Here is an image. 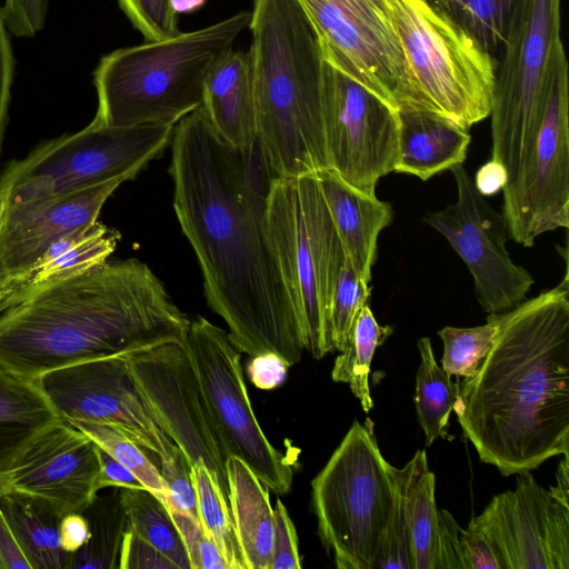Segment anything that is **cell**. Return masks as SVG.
<instances>
[{
  "instance_id": "obj_1",
  "label": "cell",
  "mask_w": 569,
  "mask_h": 569,
  "mask_svg": "<svg viewBox=\"0 0 569 569\" xmlns=\"http://www.w3.org/2000/svg\"><path fill=\"white\" fill-rule=\"evenodd\" d=\"M169 173L173 209L197 257L208 306L249 356L276 353L289 367L303 346L267 228L273 178L258 141H223L202 107L173 129Z\"/></svg>"
},
{
  "instance_id": "obj_2",
  "label": "cell",
  "mask_w": 569,
  "mask_h": 569,
  "mask_svg": "<svg viewBox=\"0 0 569 569\" xmlns=\"http://www.w3.org/2000/svg\"><path fill=\"white\" fill-rule=\"evenodd\" d=\"M497 327L477 372L459 383L452 410L480 460L502 476L569 453V276L515 308Z\"/></svg>"
},
{
  "instance_id": "obj_3",
  "label": "cell",
  "mask_w": 569,
  "mask_h": 569,
  "mask_svg": "<svg viewBox=\"0 0 569 569\" xmlns=\"http://www.w3.org/2000/svg\"><path fill=\"white\" fill-rule=\"evenodd\" d=\"M190 322L147 263L108 259L12 288L0 301V365L37 379L68 365L183 342Z\"/></svg>"
},
{
  "instance_id": "obj_4",
  "label": "cell",
  "mask_w": 569,
  "mask_h": 569,
  "mask_svg": "<svg viewBox=\"0 0 569 569\" xmlns=\"http://www.w3.org/2000/svg\"><path fill=\"white\" fill-rule=\"evenodd\" d=\"M257 141L276 177L328 169L325 57L297 0H253L249 21Z\"/></svg>"
},
{
  "instance_id": "obj_5",
  "label": "cell",
  "mask_w": 569,
  "mask_h": 569,
  "mask_svg": "<svg viewBox=\"0 0 569 569\" xmlns=\"http://www.w3.org/2000/svg\"><path fill=\"white\" fill-rule=\"evenodd\" d=\"M241 11L217 23L101 58L93 72L98 126H176L202 104L204 83L249 26Z\"/></svg>"
},
{
  "instance_id": "obj_6",
  "label": "cell",
  "mask_w": 569,
  "mask_h": 569,
  "mask_svg": "<svg viewBox=\"0 0 569 569\" xmlns=\"http://www.w3.org/2000/svg\"><path fill=\"white\" fill-rule=\"evenodd\" d=\"M406 81L399 108L441 116L468 129L489 117L496 59L448 12L428 0H386Z\"/></svg>"
},
{
  "instance_id": "obj_7",
  "label": "cell",
  "mask_w": 569,
  "mask_h": 569,
  "mask_svg": "<svg viewBox=\"0 0 569 569\" xmlns=\"http://www.w3.org/2000/svg\"><path fill=\"white\" fill-rule=\"evenodd\" d=\"M562 0H508L505 38L496 58L490 110L491 159L515 184L535 146L559 64Z\"/></svg>"
},
{
  "instance_id": "obj_8",
  "label": "cell",
  "mask_w": 569,
  "mask_h": 569,
  "mask_svg": "<svg viewBox=\"0 0 569 569\" xmlns=\"http://www.w3.org/2000/svg\"><path fill=\"white\" fill-rule=\"evenodd\" d=\"M267 228L303 349L321 359L335 351L330 302L346 254L316 174L273 178Z\"/></svg>"
},
{
  "instance_id": "obj_9",
  "label": "cell",
  "mask_w": 569,
  "mask_h": 569,
  "mask_svg": "<svg viewBox=\"0 0 569 569\" xmlns=\"http://www.w3.org/2000/svg\"><path fill=\"white\" fill-rule=\"evenodd\" d=\"M373 422L355 420L311 481L318 535L339 569H373L395 497Z\"/></svg>"
},
{
  "instance_id": "obj_10",
  "label": "cell",
  "mask_w": 569,
  "mask_h": 569,
  "mask_svg": "<svg viewBox=\"0 0 569 569\" xmlns=\"http://www.w3.org/2000/svg\"><path fill=\"white\" fill-rule=\"evenodd\" d=\"M174 126L104 127L90 122L9 163L0 176V191L7 193L8 203H20L114 178L131 180L166 150Z\"/></svg>"
},
{
  "instance_id": "obj_11",
  "label": "cell",
  "mask_w": 569,
  "mask_h": 569,
  "mask_svg": "<svg viewBox=\"0 0 569 569\" xmlns=\"http://www.w3.org/2000/svg\"><path fill=\"white\" fill-rule=\"evenodd\" d=\"M228 456L242 460L271 491L286 495L295 459L278 450L257 421L240 351L226 332L203 317L190 322L183 340Z\"/></svg>"
},
{
  "instance_id": "obj_12",
  "label": "cell",
  "mask_w": 569,
  "mask_h": 569,
  "mask_svg": "<svg viewBox=\"0 0 569 569\" xmlns=\"http://www.w3.org/2000/svg\"><path fill=\"white\" fill-rule=\"evenodd\" d=\"M127 357L68 365L44 372L36 380L62 420L111 427L160 461L167 460L176 445L139 390Z\"/></svg>"
},
{
  "instance_id": "obj_13",
  "label": "cell",
  "mask_w": 569,
  "mask_h": 569,
  "mask_svg": "<svg viewBox=\"0 0 569 569\" xmlns=\"http://www.w3.org/2000/svg\"><path fill=\"white\" fill-rule=\"evenodd\" d=\"M130 372L157 420L191 465L203 463L229 500L228 453L183 342L170 341L127 357Z\"/></svg>"
},
{
  "instance_id": "obj_14",
  "label": "cell",
  "mask_w": 569,
  "mask_h": 569,
  "mask_svg": "<svg viewBox=\"0 0 569 569\" xmlns=\"http://www.w3.org/2000/svg\"><path fill=\"white\" fill-rule=\"evenodd\" d=\"M450 171L457 184L456 202L427 213L423 220L467 264L482 309L488 313L508 311L526 300L533 277L515 263L506 249L509 236L502 213L476 189L462 163Z\"/></svg>"
},
{
  "instance_id": "obj_15",
  "label": "cell",
  "mask_w": 569,
  "mask_h": 569,
  "mask_svg": "<svg viewBox=\"0 0 569 569\" xmlns=\"http://www.w3.org/2000/svg\"><path fill=\"white\" fill-rule=\"evenodd\" d=\"M327 62L399 108L403 52L386 0H297Z\"/></svg>"
},
{
  "instance_id": "obj_16",
  "label": "cell",
  "mask_w": 569,
  "mask_h": 569,
  "mask_svg": "<svg viewBox=\"0 0 569 569\" xmlns=\"http://www.w3.org/2000/svg\"><path fill=\"white\" fill-rule=\"evenodd\" d=\"M399 109L325 61V133L329 169L376 196L379 179L395 171Z\"/></svg>"
},
{
  "instance_id": "obj_17",
  "label": "cell",
  "mask_w": 569,
  "mask_h": 569,
  "mask_svg": "<svg viewBox=\"0 0 569 569\" xmlns=\"http://www.w3.org/2000/svg\"><path fill=\"white\" fill-rule=\"evenodd\" d=\"M508 236L530 248L542 233L569 227V69L556 72L531 154L509 189L502 190Z\"/></svg>"
},
{
  "instance_id": "obj_18",
  "label": "cell",
  "mask_w": 569,
  "mask_h": 569,
  "mask_svg": "<svg viewBox=\"0 0 569 569\" xmlns=\"http://www.w3.org/2000/svg\"><path fill=\"white\" fill-rule=\"evenodd\" d=\"M101 472L99 447L77 427L59 420L41 431L0 481V496L20 495L60 518L82 513L93 501Z\"/></svg>"
},
{
  "instance_id": "obj_19",
  "label": "cell",
  "mask_w": 569,
  "mask_h": 569,
  "mask_svg": "<svg viewBox=\"0 0 569 569\" xmlns=\"http://www.w3.org/2000/svg\"><path fill=\"white\" fill-rule=\"evenodd\" d=\"M472 520L497 549L503 569H569V507L530 471L496 495Z\"/></svg>"
},
{
  "instance_id": "obj_20",
  "label": "cell",
  "mask_w": 569,
  "mask_h": 569,
  "mask_svg": "<svg viewBox=\"0 0 569 569\" xmlns=\"http://www.w3.org/2000/svg\"><path fill=\"white\" fill-rule=\"evenodd\" d=\"M124 181L114 178L51 198L8 203L0 223V283L21 276L58 240L92 227Z\"/></svg>"
},
{
  "instance_id": "obj_21",
  "label": "cell",
  "mask_w": 569,
  "mask_h": 569,
  "mask_svg": "<svg viewBox=\"0 0 569 569\" xmlns=\"http://www.w3.org/2000/svg\"><path fill=\"white\" fill-rule=\"evenodd\" d=\"M316 177L345 254L359 279L369 283L378 237L392 220L391 204L352 187L332 169Z\"/></svg>"
},
{
  "instance_id": "obj_22",
  "label": "cell",
  "mask_w": 569,
  "mask_h": 569,
  "mask_svg": "<svg viewBox=\"0 0 569 569\" xmlns=\"http://www.w3.org/2000/svg\"><path fill=\"white\" fill-rule=\"evenodd\" d=\"M218 136L237 149L257 142V113L249 51H229L208 76L201 104Z\"/></svg>"
},
{
  "instance_id": "obj_23",
  "label": "cell",
  "mask_w": 569,
  "mask_h": 569,
  "mask_svg": "<svg viewBox=\"0 0 569 569\" xmlns=\"http://www.w3.org/2000/svg\"><path fill=\"white\" fill-rule=\"evenodd\" d=\"M399 151L396 172L422 181L466 160L468 129L428 111L400 108Z\"/></svg>"
},
{
  "instance_id": "obj_24",
  "label": "cell",
  "mask_w": 569,
  "mask_h": 569,
  "mask_svg": "<svg viewBox=\"0 0 569 569\" xmlns=\"http://www.w3.org/2000/svg\"><path fill=\"white\" fill-rule=\"evenodd\" d=\"M229 505L246 569H271L274 516L269 489L239 458L226 463Z\"/></svg>"
},
{
  "instance_id": "obj_25",
  "label": "cell",
  "mask_w": 569,
  "mask_h": 569,
  "mask_svg": "<svg viewBox=\"0 0 569 569\" xmlns=\"http://www.w3.org/2000/svg\"><path fill=\"white\" fill-rule=\"evenodd\" d=\"M59 420L36 379L0 365V481L22 450Z\"/></svg>"
},
{
  "instance_id": "obj_26",
  "label": "cell",
  "mask_w": 569,
  "mask_h": 569,
  "mask_svg": "<svg viewBox=\"0 0 569 569\" xmlns=\"http://www.w3.org/2000/svg\"><path fill=\"white\" fill-rule=\"evenodd\" d=\"M392 471L403 499L412 569H440L436 477L426 451L418 450L402 468L392 467Z\"/></svg>"
},
{
  "instance_id": "obj_27",
  "label": "cell",
  "mask_w": 569,
  "mask_h": 569,
  "mask_svg": "<svg viewBox=\"0 0 569 569\" xmlns=\"http://www.w3.org/2000/svg\"><path fill=\"white\" fill-rule=\"evenodd\" d=\"M0 509L30 569H70L72 555L61 546L57 513L20 495L0 496Z\"/></svg>"
},
{
  "instance_id": "obj_28",
  "label": "cell",
  "mask_w": 569,
  "mask_h": 569,
  "mask_svg": "<svg viewBox=\"0 0 569 569\" xmlns=\"http://www.w3.org/2000/svg\"><path fill=\"white\" fill-rule=\"evenodd\" d=\"M120 233L97 221L53 243L26 272L9 281L12 288L29 287L81 272L109 259Z\"/></svg>"
},
{
  "instance_id": "obj_29",
  "label": "cell",
  "mask_w": 569,
  "mask_h": 569,
  "mask_svg": "<svg viewBox=\"0 0 569 569\" xmlns=\"http://www.w3.org/2000/svg\"><path fill=\"white\" fill-rule=\"evenodd\" d=\"M417 346L421 361L416 376L415 406L429 447L438 438L450 439L447 429L459 383L437 363L429 338H420Z\"/></svg>"
},
{
  "instance_id": "obj_30",
  "label": "cell",
  "mask_w": 569,
  "mask_h": 569,
  "mask_svg": "<svg viewBox=\"0 0 569 569\" xmlns=\"http://www.w3.org/2000/svg\"><path fill=\"white\" fill-rule=\"evenodd\" d=\"M391 333L392 328L380 326L367 303L356 317L347 342L335 360L332 380L349 385L365 412L373 407L369 373L375 351Z\"/></svg>"
},
{
  "instance_id": "obj_31",
  "label": "cell",
  "mask_w": 569,
  "mask_h": 569,
  "mask_svg": "<svg viewBox=\"0 0 569 569\" xmlns=\"http://www.w3.org/2000/svg\"><path fill=\"white\" fill-rule=\"evenodd\" d=\"M127 527L163 553L177 569H190L180 533L167 506L146 488H119Z\"/></svg>"
},
{
  "instance_id": "obj_32",
  "label": "cell",
  "mask_w": 569,
  "mask_h": 569,
  "mask_svg": "<svg viewBox=\"0 0 569 569\" xmlns=\"http://www.w3.org/2000/svg\"><path fill=\"white\" fill-rule=\"evenodd\" d=\"M89 523L87 542L71 556L73 569L119 568V557L127 519L120 501V489L109 497L98 495L82 512Z\"/></svg>"
},
{
  "instance_id": "obj_33",
  "label": "cell",
  "mask_w": 569,
  "mask_h": 569,
  "mask_svg": "<svg viewBox=\"0 0 569 569\" xmlns=\"http://www.w3.org/2000/svg\"><path fill=\"white\" fill-rule=\"evenodd\" d=\"M197 509L204 532L211 538L228 569H246L229 505L203 463L191 465Z\"/></svg>"
},
{
  "instance_id": "obj_34",
  "label": "cell",
  "mask_w": 569,
  "mask_h": 569,
  "mask_svg": "<svg viewBox=\"0 0 569 569\" xmlns=\"http://www.w3.org/2000/svg\"><path fill=\"white\" fill-rule=\"evenodd\" d=\"M440 569H503L502 560L483 531L471 519L461 528L451 513L439 510Z\"/></svg>"
},
{
  "instance_id": "obj_35",
  "label": "cell",
  "mask_w": 569,
  "mask_h": 569,
  "mask_svg": "<svg viewBox=\"0 0 569 569\" xmlns=\"http://www.w3.org/2000/svg\"><path fill=\"white\" fill-rule=\"evenodd\" d=\"M96 445L127 467L164 505L168 497L167 486L160 470L149 460L142 448L122 432L99 423L72 421Z\"/></svg>"
},
{
  "instance_id": "obj_36",
  "label": "cell",
  "mask_w": 569,
  "mask_h": 569,
  "mask_svg": "<svg viewBox=\"0 0 569 569\" xmlns=\"http://www.w3.org/2000/svg\"><path fill=\"white\" fill-rule=\"evenodd\" d=\"M496 331V323L488 317L482 326L443 327L438 331L443 343L441 368L450 377H472L488 355Z\"/></svg>"
},
{
  "instance_id": "obj_37",
  "label": "cell",
  "mask_w": 569,
  "mask_h": 569,
  "mask_svg": "<svg viewBox=\"0 0 569 569\" xmlns=\"http://www.w3.org/2000/svg\"><path fill=\"white\" fill-rule=\"evenodd\" d=\"M446 12L496 59L505 38L508 0H455Z\"/></svg>"
},
{
  "instance_id": "obj_38",
  "label": "cell",
  "mask_w": 569,
  "mask_h": 569,
  "mask_svg": "<svg viewBox=\"0 0 569 569\" xmlns=\"http://www.w3.org/2000/svg\"><path fill=\"white\" fill-rule=\"evenodd\" d=\"M370 297L369 283L359 279L346 257L330 302L329 322L333 349L341 351L356 317Z\"/></svg>"
},
{
  "instance_id": "obj_39",
  "label": "cell",
  "mask_w": 569,
  "mask_h": 569,
  "mask_svg": "<svg viewBox=\"0 0 569 569\" xmlns=\"http://www.w3.org/2000/svg\"><path fill=\"white\" fill-rule=\"evenodd\" d=\"M118 4L146 41L163 40L180 32L171 0H118Z\"/></svg>"
},
{
  "instance_id": "obj_40",
  "label": "cell",
  "mask_w": 569,
  "mask_h": 569,
  "mask_svg": "<svg viewBox=\"0 0 569 569\" xmlns=\"http://www.w3.org/2000/svg\"><path fill=\"white\" fill-rule=\"evenodd\" d=\"M182 539L190 569H228L226 561L200 520L174 509H168Z\"/></svg>"
},
{
  "instance_id": "obj_41",
  "label": "cell",
  "mask_w": 569,
  "mask_h": 569,
  "mask_svg": "<svg viewBox=\"0 0 569 569\" xmlns=\"http://www.w3.org/2000/svg\"><path fill=\"white\" fill-rule=\"evenodd\" d=\"M159 470L168 490L167 508L199 519L191 463L182 450L176 446L171 457L160 461Z\"/></svg>"
},
{
  "instance_id": "obj_42",
  "label": "cell",
  "mask_w": 569,
  "mask_h": 569,
  "mask_svg": "<svg viewBox=\"0 0 569 569\" xmlns=\"http://www.w3.org/2000/svg\"><path fill=\"white\" fill-rule=\"evenodd\" d=\"M274 530L271 569H300L298 536L291 517L280 499L273 508Z\"/></svg>"
},
{
  "instance_id": "obj_43",
  "label": "cell",
  "mask_w": 569,
  "mask_h": 569,
  "mask_svg": "<svg viewBox=\"0 0 569 569\" xmlns=\"http://www.w3.org/2000/svg\"><path fill=\"white\" fill-rule=\"evenodd\" d=\"M49 0H6L0 8L7 30L16 37H33L42 30Z\"/></svg>"
},
{
  "instance_id": "obj_44",
  "label": "cell",
  "mask_w": 569,
  "mask_h": 569,
  "mask_svg": "<svg viewBox=\"0 0 569 569\" xmlns=\"http://www.w3.org/2000/svg\"><path fill=\"white\" fill-rule=\"evenodd\" d=\"M119 569H177L158 549L127 527L123 535Z\"/></svg>"
},
{
  "instance_id": "obj_45",
  "label": "cell",
  "mask_w": 569,
  "mask_h": 569,
  "mask_svg": "<svg viewBox=\"0 0 569 569\" xmlns=\"http://www.w3.org/2000/svg\"><path fill=\"white\" fill-rule=\"evenodd\" d=\"M13 70L14 59L12 48L0 11V153L8 123Z\"/></svg>"
},
{
  "instance_id": "obj_46",
  "label": "cell",
  "mask_w": 569,
  "mask_h": 569,
  "mask_svg": "<svg viewBox=\"0 0 569 569\" xmlns=\"http://www.w3.org/2000/svg\"><path fill=\"white\" fill-rule=\"evenodd\" d=\"M289 365L276 353L254 356L249 362L247 372L250 381L259 389L271 390L280 386L286 377Z\"/></svg>"
},
{
  "instance_id": "obj_47",
  "label": "cell",
  "mask_w": 569,
  "mask_h": 569,
  "mask_svg": "<svg viewBox=\"0 0 569 569\" xmlns=\"http://www.w3.org/2000/svg\"><path fill=\"white\" fill-rule=\"evenodd\" d=\"M101 472L99 488H144L137 477L121 462L99 448Z\"/></svg>"
},
{
  "instance_id": "obj_48",
  "label": "cell",
  "mask_w": 569,
  "mask_h": 569,
  "mask_svg": "<svg viewBox=\"0 0 569 569\" xmlns=\"http://www.w3.org/2000/svg\"><path fill=\"white\" fill-rule=\"evenodd\" d=\"M60 541L63 550L70 555L78 551L88 540L89 523L83 513H69L60 519Z\"/></svg>"
},
{
  "instance_id": "obj_49",
  "label": "cell",
  "mask_w": 569,
  "mask_h": 569,
  "mask_svg": "<svg viewBox=\"0 0 569 569\" xmlns=\"http://www.w3.org/2000/svg\"><path fill=\"white\" fill-rule=\"evenodd\" d=\"M0 569H30L0 509Z\"/></svg>"
},
{
  "instance_id": "obj_50",
  "label": "cell",
  "mask_w": 569,
  "mask_h": 569,
  "mask_svg": "<svg viewBox=\"0 0 569 569\" xmlns=\"http://www.w3.org/2000/svg\"><path fill=\"white\" fill-rule=\"evenodd\" d=\"M507 180L508 174L505 167L498 161L490 159L478 169L473 183L476 189L487 197L502 190Z\"/></svg>"
},
{
  "instance_id": "obj_51",
  "label": "cell",
  "mask_w": 569,
  "mask_h": 569,
  "mask_svg": "<svg viewBox=\"0 0 569 569\" xmlns=\"http://www.w3.org/2000/svg\"><path fill=\"white\" fill-rule=\"evenodd\" d=\"M556 479H557V483H556V486L550 487L549 492L559 502H561L566 507H569V501H568L569 459H568V455H563V458L560 461L558 469H557Z\"/></svg>"
},
{
  "instance_id": "obj_52",
  "label": "cell",
  "mask_w": 569,
  "mask_h": 569,
  "mask_svg": "<svg viewBox=\"0 0 569 569\" xmlns=\"http://www.w3.org/2000/svg\"><path fill=\"white\" fill-rule=\"evenodd\" d=\"M207 0H171L173 11L179 13H189L200 9Z\"/></svg>"
},
{
  "instance_id": "obj_53",
  "label": "cell",
  "mask_w": 569,
  "mask_h": 569,
  "mask_svg": "<svg viewBox=\"0 0 569 569\" xmlns=\"http://www.w3.org/2000/svg\"><path fill=\"white\" fill-rule=\"evenodd\" d=\"M8 204V197L6 192L0 191V223L3 218Z\"/></svg>"
},
{
  "instance_id": "obj_54",
  "label": "cell",
  "mask_w": 569,
  "mask_h": 569,
  "mask_svg": "<svg viewBox=\"0 0 569 569\" xmlns=\"http://www.w3.org/2000/svg\"><path fill=\"white\" fill-rule=\"evenodd\" d=\"M429 2L433 3L435 6L441 8L442 10H447L448 7L455 2V0H428Z\"/></svg>"
}]
</instances>
